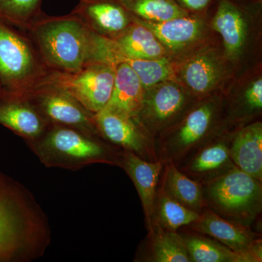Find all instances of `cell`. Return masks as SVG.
Returning <instances> with one entry per match:
<instances>
[{
  "instance_id": "6da1fadb",
  "label": "cell",
  "mask_w": 262,
  "mask_h": 262,
  "mask_svg": "<svg viewBox=\"0 0 262 262\" xmlns=\"http://www.w3.org/2000/svg\"><path fill=\"white\" fill-rule=\"evenodd\" d=\"M46 68L77 72L95 63H117L112 39L94 32L79 17H50L41 13L27 27Z\"/></svg>"
},
{
  "instance_id": "7a4b0ae2",
  "label": "cell",
  "mask_w": 262,
  "mask_h": 262,
  "mask_svg": "<svg viewBox=\"0 0 262 262\" xmlns=\"http://www.w3.org/2000/svg\"><path fill=\"white\" fill-rule=\"evenodd\" d=\"M51 242L46 212L21 183L0 171V262H32Z\"/></svg>"
},
{
  "instance_id": "3957f363",
  "label": "cell",
  "mask_w": 262,
  "mask_h": 262,
  "mask_svg": "<svg viewBox=\"0 0 262 262\" xmlns=\"http://www.w3.org/2000/svg\"><path fill=\"white\" fill-rule=\"evenodd\" d=\"M25 142L45 166L71 170L96 163L118 166L121 151L101 138L60 125H51L39 139Z\"/></svg>"
},
{
  "instance_id": "277c9868",
  "label": "cell",
  "mask_w": 262,
  "mask_h": 262,
  "mask_svg": "<svg viewBox=\"0 0 262 262\" xmlns=\"http://www.w3.org/2000/svg\"><path fill=\"white\" fill-rule=\"evenodd\" d=\"M222 103L216 97L200 98L180 119L155 140L158 160L177 165L225 128Z\"/></svg>"
},
{
  "instance_id": "5b68a950",
  "label": "cell",
  "mask_w": 262,
  "mask_h": 262,
  "mask_svg": "<svg viewBox=\"0 0 262 262\" xmlns=\"http://www.w3.org/2000/svg\"><path fill=\"white\" fill-rule=\"evenodd\" d=\"M206 206L217 214L252 228L262 211V182L237 166L202 184Z\"/></svg>"
},
{
  "instance_id": "8992f818",
  "label": "cell",
  "mask_w": 262,
  "mask_h": 262,
  "mask_svg": "<svg viewBox=\"0 0 262 262\" xmlns=\"http://www.w3.org/2000/svg\"><path fill=\"white\" fill-rule=\"evenodd\" d=\"M46 71L32 41L0 18L1 97H21Z\"/></svg>"
},
{
  "instance_id": "52a82bcc",
  "label": "cell",
  "mask_w": 262,
  "mask_h": 262,
  "mask_svg": "<svg viewBox=\"0 0 262 262\" xmlns=\"http://www.w3.org/2000/svg\"><path fill=\"white\" fill-rule=\"evenodd\" d=\"M116 65L95 63L74 72L47 69L34 87L53 86L65 91L96 114L107 104L113 93ZM32 88V89H33Z\"/></svg>"
},
{
  "instance_id": "ba28073f",
  "label": "cell",
  "mask_w": 262,
  "mask_h": 262,
  "mask_svg": "<svg viewBox=\"0 0 262 262\" xmlns=\"http://www.w3.org/2000/svg\"><path fill=\"white\" fill-rule=\"evenodd\" d=\"M198 99L178 81H163L144 89L142 106L137 118L155 140L178 121Z\"/></svg>"
},
{
  "instance_id": "9c48e42d",
  "label": "cell",
  "mask_w": 262,
  "mask_h": 262,
  "mask_svg": "<svg viewBox=\"0 0 262 262\" xmlns=\"http://www.w3.org/2000/svg\"><path fill=\"white\" fill-rule=\"evenodd\" d=\"M21 97L30 101L51 125L72 127L101 138L96 126L95 114L65 91L53 86H37Z\"/></svg>"
},
{
  "instance_id": "30bf717a",
  "label": "cell",
  "mask_w": 262,
  "mask_h": 262,
  "mask_svg": "<svg viewBox=\"0 0 262 262\" xmlns=\"http://www.w3.org/2000/svg\"><path fill=\"white\" fill-rule=\"evenodd\" d=\"M96 126L103 140L115 147L131 151L148 161L158 160L155 139L137 117L105 106L95 114Z\"/></svg>"
},
{
  "instance_id": "8fae6325",
  "label": "cell",
  "mask_w": 262,
  "mask_h": 262,
  "mask_svg": "<svg viewBox=\"0 0 262 262\" xmlns=\"http://www.w3.org/2000/svg\"><path fill=\"white\" fill-rule=\"evenodd\" d=\"M187 227L214 239L235 252L248 255L254 262L262 261L261 234L251 227L220 216L208 207Z\"/></svg>"
},
{
  "instance_id": "7c38bea8",
  "label": "cell",
  "mask_w": 262,
  "mask_h": 262,
  "mask_svg": "<svg viewBox=\"0 0 262 262\" xmlns=\"http://www.w3.org/2000/svg\"><path fill=\"white\" fill-rule=\"evenodd\" d=\"M237 127L234 129L225 127L185 160L176 165L177 168L201 184L232 168L234 164L230 158L229 147Z\"/></svg>"
},
{
  "instance_id": "4fadbf2b",
  "label": "cell",
  "mask_w": 262,
  "mask_h": 262,
  "mask_svg": "<svg viewBox=\"0 0 262 262\" xmlns=\"http://www.w3.org/2000/svg\"><path fill=\"white\" fill-rule=\"evenodd\" d=\"M99 35L115 39L132 23L119 0H80L72 12Z\"/></svg>"
},
{
  "instance_id": "5bb4252c",
  "label": "cell",
  "mask_w": 262,
  "mask_h": 262,
  "mask_svg": "<svg viewBox=\"0 0 262 262\" xmlns=\"http://www.w3.org/2000/svg\"><path fill=\"white\" fill-rule=\"evenodd\" d=\"M179 83L196 98L206 97L219 87L225 76V67L213 51L198 53L184 61L176 72Z\"/></svg>"
},
{
  "instance_id": "9a60e30c",
  "label": "cell",
  "mask_w": 262,
  "mask_h": 262,
  "mask_svg": "<svg viewBox=\"0 0 262 262\" xmlns=\"http://www.w3.org/2000/svg\"><path fill=\"white\" fill-rule=\"evenodd\" d=\"M0 124L25 141L39 139L51 125L24 97H0Z\"/></svg>"
},
{
  "instance_id": "2e32d148",
  "label": "cell",
  "mask_w": 262,
  "mask_h": 262,
  "mask_svg": "<svg viewBox=\"0 0 262 262\" xmlns=\"http://www.w3.org/2000/svg\"><path fill=\"white\" fill-rule=\"evenodd\" d=\"M164 164L160 160L148 161L142 159L126 150L121 149L119 157L118 167L126 172L139 193L146 224L149 223L152 215L155 198Z\"/></svg>"
},
{
  "instance_id": "e0dca14e",
  "label": "cell",
  "mask_w": 262,
  "mask_h": 262,
  "mask_svg": "<svg viewBox=\"0 0 262 262\" xmlns=\"http://www.w3.org/2000/svg\"><path fill=\"white\" fill-rule=\"evenodd\" d=\"M234 165L262 182V124L255 121L237 127L229 147Z\"/></svg>"
},
{
  "instance_id": "ac0fdd59",
  "label": "cell",
  "mask_w": 262,
  "mask_h": 262,
  "mask_svg": "<svg viewBox=\"0 0 262 262\" xmlns=\"http://www.w3.org/2000/svg\"><path fill=\"white\" fill-rule=\"evenodd\" d=\"M130 17L133 21L149 29L165 50L177 51L187 48L196 42L204 32L203 21L196 15L189 14L163 22L146 21L131 14Z\"/></svg>"
},
{
  "instance_id": "d6986e66",
  "label": "cell",
  "mask_w": 262,
  "mask_h": 262,
  "mask_svg": "<svg viewBox=\"0 0 262 262\" xmlns=\"http://www.w3.org/2000/svg\"><path fill=\"white\" fill-rule=\"evenodd\" d=\"M144 89L126 62L116 64L113 93L106 107L127 116L137 117L144 99Z\"/></svg>"
},
{
  "instance_id": "ffe728a7",
  "label": "cell",
  "mask_w": 262,
  "mask_h": 262,
  "mask_svg": "<svg viewBox=\"0 0 262 262\" xmlns=\"http://www.w3.org/2000/svg\"><path fill=\"white\" fill-rule=\"evenodd\" d=\"M213 28L223 39L230 58L241 55L247 37V22L244 13L231 0H220L213 18Z\"/></svg>"
},
{
  "instance_id": "44dd1931",
  "label": "cell",
  "mask_w": 262,
  "mask_h": 262,
  "mask_svg": "<svg viewBox=\"0 0 262 262\" xmlns=\"http://www.w3.org/2000/svg\"><path fill=\"white\" fill-rule=\"evenodd\" d=\"M158 187L167 195L199 214L207 207L202 184L185 175L172 162L164 164Z\"/></svg>"
},
{
  "instance_id": "7402d4cb",
  "label": "cell",
  "mask_w": 262,
  "mask_h": 262,
  "mask_svg": "<svg viewBox=\"0 0 262 262\" xmlns=\"http://www.w3.org/2000/svg\"><path fill=\"white\" fill-rule=\"evenodd\" d=\"M148 229L144 261L192 262L182 236L177 231L163 228L153 220L146 224Z\"/></svg>"
},
{
  "instance_id": "603a6c76",
  "label": "cell",
  "mask_w": 262,
  "mask_h": 262,
  "mask_svg": "<svg viewBox=\"0 0 262 262\" xmlns=\"http://www.w3.org/2000/svg\"><path fill=\"white\" fill-rule=\"evenodd\" d=\"M192 262H254L248 255L229 249L214 239L187 227L178 229Z\"/></svg>"
},
{
  "instance_id": "cb8c5ba5",
  "label": "cell",
  "mask_w": 262,
  "mask_h": 262,
  "mask_svg": "<svg viewBox=\"0 0 262 262\" xmlns=\"http://www.w3.org/2000/svg\"><path fill=\"white\" fill-rule=\"evenodd\" d=\"M119 53L133 59L152 60L165 57V48L149 29L133 21L113 39Z\"/></svg>"
},
{
  "instance_id": "d4e9b609",
  "label": "cell",
  "mask_w": 262,
  "mask_h": 262,
  "mask_svg": "<svg viewBox=\"0 0 262 262\" xmlns=\"http://www.w3.org/2000/svg\"><path fill=\"white\" fill-rule=\"evenodd\" d=\"M199 215V213L167 195L158 187L151 220L163 228L177 231L182 227L190 225L198 220Z\"/></svg>"
},
{
  "instance_id": "484cf974",
  "label": "cell",
  "mask_w": 262,
  "mask_h": 262,
  "mask_svg": "<svg viewBox=\"0 0 262 262\" xmlns=\"http://www.w3.org/2000/svg\"><path fill=\"white\" fill-rule=\"evenodd\" d=\"M131 15L150 22H163L190 14L177 0H119Z\"/></svg>"
},
{
  "instance_id": "4316f807",
  "label": "cell",
  "mask_w": 262,
  "mask_h": 262,
  "mask_svg": "<svg viewBox=\"0 0 262 262\" xmlns=\"http://www.w3.org/2000/svg\"><path fill=\"white\" fill-rule=\"evenodd\" d=\"M117 61H125L134 70L144 89L160 82L176 80V70L166 57L152 60L133 59L121 56L118 52Z\"/></svg>"
},
{
  "instance_id": "83f0119b",
  "label": "cell",
  "mask_w": 262,
  "mask_h": 262,
  "mask_svg": "<svg viewBox=\"0 0 262 262\" xmlns=\"http://www.w3.org/2000/svg\"><path fill=\"white\" fill-rule=\"evenodd\" d=\"M41 3L42 0H0V18L27 28L42 13Z\"/></svg>"
},
{
  "instance_id": "f1b7e54d",
  "label": "cell",
  "mask_w": 262,
  "mask_h": 262,
  "mask_svg": "<svg viewBox=\"0 0 262 262\" xmlns=\"http://www.w3.org/2000/svg\"><path fill=\"white\" fill-rule=\"evenodd\" d=\"M212 0H177L181 6L189 12H201L208 8Z\"/></svg>"
},
{
  "instance_id": "f546056e",
  "label": "cell",
  "mask_w": 262,
  "mask_h": 262,
  "mask_svg": "<svg viewBox=\"0 0 262 262\" xmlns=\"http://www.w3.org/2000/svg\"><path fill=\"white\" fill-rule=\"evenodd\" d=\"M2 94H3V91H2V85L1 83H0V97L2 96Z\"/></svg>"
}]
</instances>
